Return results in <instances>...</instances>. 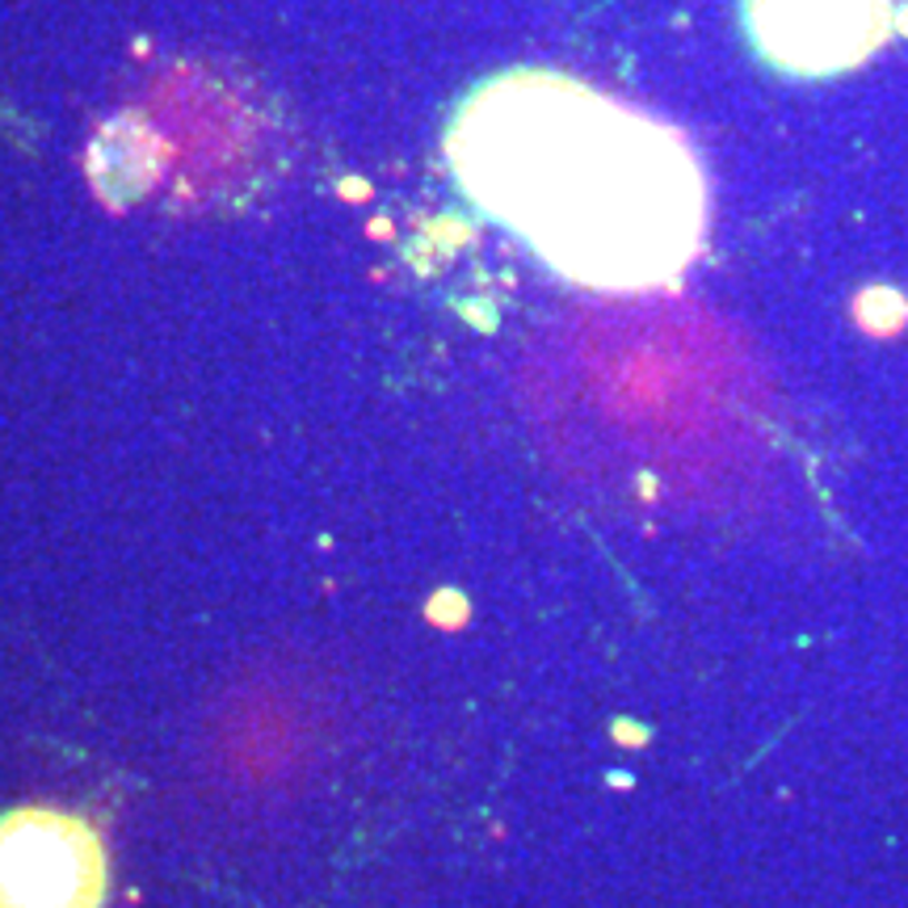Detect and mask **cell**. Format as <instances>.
Instances as JSON below:
<instances>
[{
    "label": "cell",
    "instance_id": "1",
    "mask_svg": "<svg viewBox=\"0 0 908 908\" xmlns=\"http://www.w3.org/2000/svg\"><path fill=\"white\" fill-rule=\"evenodd\" d=\"M458 189L539 261L589 290L673 286L707 240V177L669 122L547 68H513L458 101Z\"/></svg>",
    "mask_w": 908,
    "mask_h": 908
},
{
    "label": "cell",
    "instance_id": "2",
    "mask_svg": "<svg viewBox=\"0 0 908 908\" xmlns=\"http://www.w3.org/2000/svg\"><path fill=\"white\" fill-rule=\"evenodd\" d=\"M744 34L774 72L825 80L867 63L896 26L891 0H740Z\"/></svg>",
    "mask_w": 908,
    "mask_h": 908
},
{
    "label": "cell",
    "instance_id": "3",
    "mask_svg": "<svg viewBox=\"0 0 908 908\" xmlns=\"http://www.w3.org/2000/svg\"><path fill=\"white\" fill-rule=\"evenodd\" d=\"M106 850L85 820L26 808L0 820V908H101Z\"/></svg>",
    "mask_w": 908,
    "mask_h": 908
}]
</instances>
